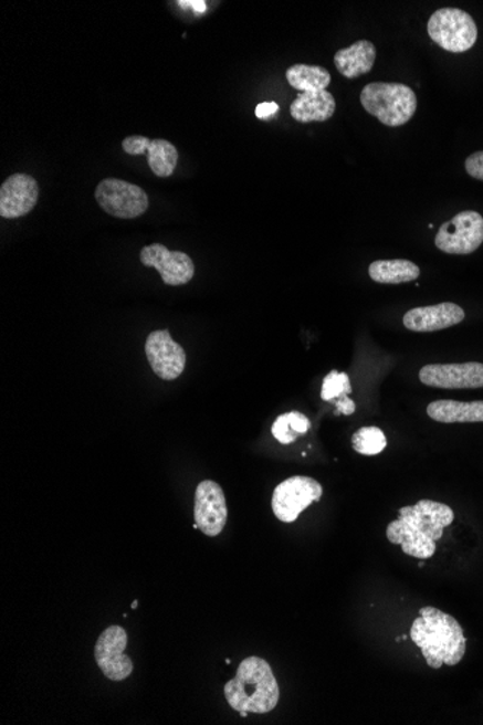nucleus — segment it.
<instances>
[{"instance_id":"nucleus-1","label":"nucleus","mask_w":483,"mask_h":725,"mask_svg":"<svg viewBox=\"0 0 483 725\" xmlns=\"http://www.w3.org/2000/svg\"><path fill=\"white\" fill-rule=\"evenodd\" d=\"M453 521L449 505L421 500L398 509L397 521L388 524L387 537L392 545L401 546L406 555L426 560L435 554V544Z\"/></svg>"},{"instance_id":"nucleus-2","label":"nucleus","mask_w":483,"mask_h":725,"mask_svg":"<svg viewBox=\"0 0 483 725\" xmlns=\"http://www.w3.org/2000/svg\"><path fill=\"white\" fill-rule=\"evenodd\" d=\"M412 642L419 645L431 669L456 666L466 653V638L458 620L435 607H423L411 626Z\"/></svg>"},{"instance_id":"nucleus-3","label":"nucleus","mask_w":483,"mask_h":725,"mask_svg":"<svg viewBox=\"0 0 483 725\" xmlns=\"http://www.w3.org/2000/svg\"><path fill=\"white\" fill-rule=\"evenodd\" d=\"M224 696L238 713H270L280 701L279 682L270 663L256 656L245 659L237 676L224 685Z\"/></svg>"},{"instance_id":"nucleus-4","label":"nucleus","mask_w":483,"mask_h":725,"mask_svg":"<svg viewBox=\"0 0 483 725\" xmlns=\"http://www.w3.org/2000/svg\"><path fill=\"white\" fill-rule=\"evenodd\" d=\"M360 103L381 124L397 128L411 120L417 111V96L401 83H369L360 93Z\"/></svg>"},{"instance_id":"nucleus-5","label":"nucleus","mask_w":483,"mask_h":725,"mask_svg":"<svg viewBox=\"0 0 483 725\" xmlns=\"http://www.w3.org/2000/svg\"><path fill=\"white\" fill-rule=\"evenodd\" d=\"M430 39L449 53H466L477 40V27L468 12L458 8L439 9L427 23Z\"/></svg>"},{"instance_id":"nucleus-6","label":"nucleus","mask_w":483,"mask_h":725,"mask_svg":"<svg viewBox=\"0 0 483 725\" xmlns=\"http://www.w3.org/2000/svg\"><path fill=\"white\" fill-rule=\"evenodd\" d=\"M96 202L117 219H136L147 213L148 195L139 186L119 179H105L96 187Z\"/></svg>"},{"instance_id":"nucleus-7","label":"nucleus","mask_w":483,"mask_h":725,"mask_svg":"<svg viewBox=\"0 0 483 725\" xmlns=\"http://www.w3.org/2000/svg\"><path fill=\"white\" fill-rule=\"evenodd\" d=\"M323 486L309 476H291L272 494V512L284 523L297 521L300 514L322 498Z\"/></svg>"},{"instance_id":"nucleus-8","label":"nucleus","mask_w":483,"mask_h":725,"mask_svg":"<svg viewBox=\"0 0 483 725\" xmlns=\"http://www.w3.org/2000/svg\"><path fill=\"white\" fill-rule=\"evenodd\" d=\"M435 246L450 255H469L483 243V218L475 210L458 213L440 227Z\"/></svg>"},{"instance_id":"nucleus-9","label":"nucleus","mask_w":483,"mask_h":725,"mask_svg":"<svg viewBox=\"0 0 483 725\" xmlns=\"http://www.w3.org/2000/svg\"><path fill=\"white\" fill-rule=\"evenodd\" d=\"M128 645V634L120 626H112L98 635L95 658L97 666L107 680L125 681L134 671V663L125 654Z\"/></svg>"},{"instance_id":"nucleus-10","label":"nucleus","mask_w":483,"mask_h":725,"mask_svg":"<svg viewBox=\"0 0 483 725\" xmlns=\"http://www.w3.org/2000/svg\"><path fill=\"white\" fill-rule=\"evenodd\" d=\"M145 354L155 376L164 381H175L185 372L186 350L171 338L170 330H155L145 343Z\"/></svg>"},{"instance_id":"nucleus-11","label":"nucleus","mask_w":483,"mask_h":725,"mask_svg":"<svg viewBox=\"0 0 483 725\" xmlns=\"http://www.w3.org/2000/svg\"><path fill=\"white\" fill-rule=\"evenodd\" d=\"M140 262L148 269H155L161 275L162 283L177 287L195 279L193 260L186 252L171 251L161 243H153L140 251Z\"/></svg>"},{"instance_id":"nucleus-12","label":"nucleus","mask_w":483,"mask_h":725,"mask_svg":"<svg viewBox=\"0 0 483 725\" xmlns=\"http://www.w3.org/2000/svg\"><path fill=\"white\" fill-rule=\"evenodd\" d=\"M195 518L197 527L206 536L216 537L228 523V504L222 486L214 481H201L195 497Z\"/></svg>"},{"instance_id":"nucleus-13","label":"nucleus","mask_w":483,"mask_h":725,"mask_svg":"<svg viewBox=\"0 0 483 725\" xmlns=\"http://www.w3.org/2000/svg\"><path fill=\"white\" fill-rule=\"evenodd\" d=\"M420 381L427 387L459 390L483 387V364H431L420 371Z\"/></svg>"},{"instance_id":"nucleus-14","label":"nucleus","mask_w":483,"mask_h":725,"mask_svg":"<svg viewBox=\"0 0 483 725\" xmlns=\"http://www.w3.org/2000/svg\"><path fill=\"white\" fill-rule=\"evenodd\" d=\"M40 198L39 182L32 176L13 175L0 186V217L20 219L34 210Z\"/></svg>"},{"instance_id":"nucleus-15","label":"nucleus","mask_w":483,"mask_h":725,"mask_svg":"<svg viewBox=\"0 0 483 725\" xmlns=\"http://www.w3.org/2000/svg\"><path fill=\"white\" fill-rule=\"evenodd\" d=\"M122 148L129 156L147 154L149 168H151L155 176L167 179V177L175 175L178 151L175 145L166 141V139H154L151 141L147 137L134 135V137L124 139Z\"/></svg>"},{"instance_id":"nucleus-16","label":"nucleus","mask_w":483,"mask_h":725,"mask_svg":"<svg viewBox=\"0 0 483 725\" xmlns=\"http://www.w3.org/2000/svg\"><path fill=\"white\" fill-rule=\"evenodd\" d=\"M464 321V311L454 303H440L435 306L416 307L405 315V326L408 330L429 334L456 326Z\"/></svg>"},{"instance_id":"nucleus-17","label":"nucleus","mask_w":483,"mask_h":725,"mask_svg":"<svg viewBox=\"0 0 483 725\" xmlns=\"http://www.w3.org/2000/svg\"><path fill=\"white\" fill-rule=\"evenodd\" d=\"M290 112L291 116L302 124L326 122L335 115L336 101L327 91L298 93L295 101L291 103Z\"/></svg>"},{"instance_id":"nucleus-18","label":"nucleus","mask_w":483,"mask_h":725,"mask_svg":"<svg viewBox=\"0 0 483 725\" xmlns=\"http://www.w3.org/2000/svg\"><path fill=\"white\" fill-rule=\"evenodd\" d=\"M377 60V49L372 42L363 40L351 44L349 49L337 51L335 65L342 76L356 78L364 76L374 69Z\"/></svg>"},{"instance_id":"nucleus-19","label":"nucleus","mask_w":483,"mask_h":725,"mask_svg":"<svg viewBox=\"0 0 483 725\" xmlns=\"http://www.w3.org/2000/svg\"><path fill=\"white\" fill-rule=\"evenodd\" d=\"M427 414L439 423H483V401L438 400L427 407Z\"/></svg>"},{"instance_id":"nucleus-20","label":"nucleus","mask_w":483,"mask_h":725,"mask_svg":"<svg viewBox=\"0 0 483 725\" xmlns=\"http://www.w3.org/2000/svg\"><path fill=\"white\" fill-rule=\"evenodd\" d=\"M369 277L379 284L410 283L420 277V269L407 260H379L369 265Z\"/></svg>"},{"instance_id":"nucleus-21","label":"nucleus","mask_w":483,"mask_h":725,"mask_svg":"<svg viewBox=\"0 0 483 725\" xmlns=\"http://www.w3.org/2000/svg\"><path fill=\"white\" fill-rule=\"evenodd\" d=\"M285 76L290 86L300 93L326 91L332 82L330 73L322 65H291Z\"/></svg>"},{"instance_id":"nucleus-22","label":"nucleus","mask_w":483,"mask_h":725,"mask_svg":"<svg viewBox=\"0 0 483 725\" xmlns=\"http://www.w3.org/2000/svg\"><path fill=\"white\" fill-rule=\"evenodd\" d=\"M351 448L360 455L375 456L387 448V438L381 429L363 428L351 437Z\"/></svg>"},{"instance_id":"nucleus-23","label":"nucleus","mask_w":483,"mask_h":725,"mask_svg":"<svg viewBox=\"0 0 483 725\" xmlns=\"http://www.w3.org/2000/svg\"><path fill=\"white\" fill-rule=\"evenodd\" d=\"M350 392V380L346 372L332 371L323 380L322 399L325 401H336L340 397L349 396Z\"/></svg>"},{"instance_id":"nucleus-24","label":"nucleus","mask_w":483,"mask_h":725,"mask_svg":"<svg viewBox=\"0 0 483 725\" xmlns=\"http://www.w3.org/2000/svg\"><path fill=\"white\" fill-rule=\"evenodd\" d=\"M272 434L276 441L283 444H290L297 441L300 434L295 432L293 424H291L288 413L281 414L279 419L272 424Z\"/></svg>"},{"instance_id":"nucleus-25","label":"nucleus","mask_w":483,"mask_h":725,"mask_svg":"<svg viewBox=\"0 0 483 725\" xmlns=\"http://www.w3.org/2000/svg\"><path fill=\"white\" fill-rule=\"evenodd\" d=\"M464 167H466L468 175L472 179L483 181V151L471 154L464 162Z\"/></svg>"},{"instance_id":"nucleus-26","label":"nucleus","mask_w":483,"mask_h":725,"mask_svg":"<svg viewBox=\"0 0 483 725\" xmlns=\"http://www.w3.org/2000/svg\"><path fill=\"white\" fill-rule=\"evenodd\" d=\"M279 111H280L279 103L264 102V103H260V105L256 106L255 115L258 119L265 120L279 114Z\"/></svg>"},{"instance_id":"nucleus-27","label":"nucleus","mask_w":483,"mask_h":725,"mask_svg":"<svg viewBox=\"0 0 483 725\" xmlns=\"http://www.w3.org/2000/svg\"><path fill=\"white\" fill-rule=\"evenodd\" d=\"M337 411L336 414L350 416L355 413L356 404L349 399L348 396L340 397L336 400Z\"/></svg>"},{"instance_id":"nucleus-28","label":"nucleus","mask_w":483,"mask_h":725,"mask_svg":"<svg viewBox=\"0 0 483 725\" xmlns=\"http://www.w3.org/2000/svg\"><path fill=\"white\" fill-rule=\"evenodd\" d=\"M178 4H181V7H191L196 9L197 12L208 11V7H206V3L201 2V0H197V2H178Z\"/></svg>"},{"instance_id":"nucleus-29","label":"nucleus","mask_w":483,"mask_h":725,"mask_svg":"<svg viewBox=\"0 0 483 725\" xmlns=\"http://www.w3.org/2000/svg\"><path fill=\"white\" fill-rule=\"evenodd\" d=\"M419 568H424L423 559L420 560V563H419Z\"/></svg>"},{"instance_id":"nucleus-30","label":"nucleus","mask_w":483,"mask_h":725,"mask_svg":"<svg viewBox=\"0 0 483 725\" xmlns=\"http://www.w3.org/2000/svg\"><path fill=\"white\" fill-rule=\"evenodd\" d=\"M136 607H138V601H134V602H133V608H134V610H135Z\"/></svg>"}]
</instances>
